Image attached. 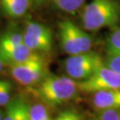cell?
<instances>
[{"label": "cell", "instance_id": "obj_14", "mask_svg": "<svg viewBox=\"0 0 120 120\" xmlns=\"http://www.w3.org/2000/svg\"><path fill=\"white\" fill-rule=\"evenodd\" d=\"M30 120H52L46 107L41 103L30 106Z\"/></svg>", "mask_w": 120, "mask_h": 120}, {"label": "cell", "instance_id": "obj_2", "mask_svg": "<svg viewBox=\"0 0 120 120\" xmlns=\"http://www.w3.org/2000/svg\"><path fill=\"white\" fill-rule=\"evenodd\" d=\"M36 94L45 103L57 106L75 97L78 90V85L69 77L46 75L37 85Z\"/></svg>", "mask_w": 120, "mask_h": 120}, {"label": "cell", "instance_id": "obj_1", "mask_svg": "<svg viewBox=\"0 0 120 120\" xmlns=\"http://www.w3.org/2000/svg\"><path fill=\"white\" fill-rule=\"evenodd\" d=\"M80 19L86 31L116 28L120 22V0H91L81 9Z\"/></svg>", "mask_w": 120, "mask_h": 120}, {"label": "cell", "instance_id": "obj_11", "mask_svg": "<svg viewBox=\"0 0 120 120\" xmlns=\"http://www.w3.org/2000/svg\"><path fill=\"white\" fill-rule=\"evenodd\" d=\"M23 43V30L12 26L0 34V51L13 48Z\"/></svg>", "mask_w": 120, "mask_h": 120}, {"label": "cell", "instance_id": "obj_19", "mask_svg": "<svg viewBox=\"0 0 120 120\" xmlns=\"http://www.w3.org/2000/svg\"><path fill=\"white\" fill-rule=\"evenodd\" d=\"M104 63L110 69L120 73V55L108 54L106 60H104Z\"/></svg>", "mask_w": 120, "mask_h": 120}, {"label": "cell", "instance_id": "obj_10", "mask_svg": "<svg viewBox=\"0 0 120 120\" xmlns=\"http://www.w3.org/2000/svg\"><path fill=\"white\" fill-rule=\"evenodd\" d=\"M31 4V0H0V10L4 17L15 20L25 16Z\"/></svg>", "mask_w": 120, "mask_h": 120}, {"label": "cell", "instance_id": "obj_20", "mask_svg": "<svg viewBox=\"0 0 120 120\" xmlns=\"http://www.w3.org/2000/svg\"><path fill=\"white\" fill-rule=\"evenodd\" d=\"M77 115V112L72 110H66L60 113L53 120H74Z\"/></svg>", "mask_w": 120, "mask_h": 120}, {"label": "cell", "instance_id": "obj_13", "mask_svg": "<svg viewBox=\"0 0 120 120\" xmlns=\"http://www.w3.org/2000/svg\"><path fill=\"white\" fill-rule=\"evenodd\" d=\"M105 48L108 54L120 55V28H116L108 36Z\"/></svg>", "mask_w": 120, "mask_h": 120}, {"label": "cell", "instance_id": "obj_12", "mask_svg": "<svg viewBox=\"0 0 120 120\" xmlns=\"http://www.w3.org/2000/svg\"><path fill=\"white\" fill-rule=\"evenodd\" d=\"M52 2L58 10L70 14H75L83 8L86 0H52Z\"/></svg>", "mask_w": 120, "mask_h": 120}, {"label": "cell", "instance_id": "obj_25", "mask_svg": "<svg viewBox=\"0 0 120 120\" xmlns=\"http://www.w3.org/2000/svg\"><path fill=\"white\" fill-rule=\"evenodd\" d=\"M2 118H3V115H2V113L0 111V120H2Z\"/></svg>", "mask_w": 120, "mask_h": 120}, {"label": "cell", "instance_id": "obj_5", "mask_svg": "<svg viewBox=\"0 0 120 120\" xmlns=\"http://www.w3.org/2000/svg\"><path fill=\"white\" fill-rule=\"evenodd\" d=\"M23 43L40 54H49L52 50V32L47 26L27 20L23 29Z\"/></svg>", "mask_w": 120, "mask_h": 120}, {"label": "cell", "instance_id": "obj_3", "mask_svg": "<svg viewBox=\"0 0 120 120\" xmlns=\"http://www.w3.org/2000/svg\"><path fill=\"white\" fill-rule=\"evenodd\" d=\"M59 38L60 46L68 55H75L86 52H90L94 41L86 30L65 19L58 23Z\"/></svg>", "mask_w": 120, "mask_h": 120}, {"label": "cell", "instance_id": "obj_15", "mask_svg": "<svg viewBox=\"0 0 120 120\" xmlns=\"http://www.w3.org/2000/svg\"><path fill=\"white\" fill-rule=\"evenodd\" d=\"M30 106L21 97H17V109H16V120H30Z\"/></svg>", "mask_w": 120, "mask_h": 120}, {"label": "cell", "instance_id": "obj_21", "mask_svg": "<svg viewBox=\"0 0 120 120\" xmlns=\"http://www.w3.org/2000/svg\"><path fill=\"white\" fill-rule=\"evenodd\" d=\"M48 0H31V3L35 5H37V6H38V5H41V4H45V2H47Z\"/></svg>", "mask_w": 120, "mask_h": 120}, {"label": "cell", "instance_id": "obj_18", "mask_svg": "<svg viewBox=\"0 0 120 120\" xmlns=\"http://www.w3.org/2000/svg\"><path fill=\"white\" fill-rule=\"evenodd\" d=\"M94 120H120V109H103Z\"/></svg>", "mask_w": 120, "mask_h": 120}, {"label": "cell", "instance_id": "obj_9", "mask_svg": "<svg viewBox=\"0 0 120 120\" xmlns=\"http://www.w3.org/2000/svg\"><path fill=\"white\" fill-rule=\"evenodd\" d=\"M93 94V105L96 109H120V88L99 91Z\"/></svg>", "mask_w": 120, "mask_h": 120}, {"label": "cell", "instance_id": "obj_6", "mask_svg": "<svg viewBox=\"0 0 120 120\" xmlns=\"http://www.w3.org/2000/svg\"><path fill=\"white\" fill-rule=\"evenodd\" d=\"M77 85L78 90L87 94L117 89L120 88V73L110 69L104 63L96 69L90 77L77 82Z\"/></svg>", "mask_w": 120, "mask_h": 120}, {"label": "cell", "instance_id": "obj_8", "mask_svg": "<svg viewBox=\"0 0 120 120\" xmlns=\"http://www.w3.org/2000/svg\"><path fill=\"white\" fill-rule=\"evenodd\" d=\"M39 57H42V54L31 50L24 43L13 48L0 51V59L7 66L22 63Z\"/></svg>", "mask_w": 120, "mask_h": 120}, {"label": "cell", "instance_id": "obj_24", "mask_svg": "<svg viewBox=\"0 0 120 120\" xmlns=\"http://www.w3.org/2000/svg\"><path fill=\"white\" fill-rule=\"evenodd\" d=\"M3 83H4V80H0V91H1V88L3 86Z\"/></svg>", "mask_w": 120, "mask_h": 120}, {"label": "cell", "instance_id": "obj_16", "mask_svg": "<svg viewBox=\"0 0 120 120\" xmlns=\"http://www.w3.org/2000/svg\"><path fill=\"white\" fill-rule=\"evenodd\" d=\"M12 89H13V84L9 80H4L3 86L0 91V107L6 106L11 101Z\"/></svg>", "mask_w": 120, "mask_h": 120}, {"label": "cell", "instance_id": "obj_23", "mask_svg": "<svg viewBox=\"0 0 120 120\" xmlns=\"http://www.w3.org/2000/svg\"><path fill=\"white\" fill-rule=\"evenodd\" d=\"M74 120H82V116L77 113V115L76 116V117L74 118Z\"/></svg>", "mask_w": 120, "mask_h": 120}, {"label": "cell", "instance_id": "obj_22", "mask_svg": "<svg viewBox=\"0 0 120 120\" xmlns=\"http://www.w3.org/2000/svg\"><path fill=\"white\" fill-rule=\"evenodd\" d=\"M4 62L2 61V60L0 59V73H1V71L3 70V67H4Z\"/></svg>", "mask_w": 120, "mask_h": 120}, {"label": "cell", "instance_id": "obj_7", "mask_svg": "<svg viewBox=\"0 0 120 120\" xmlns=\"http://www.w3.org/2000/svg\"><path fill=\"white\" fill-rule=\"evenodd\" d=\"M11 76L23 86H34L47 75L46 63L43 57L9 66Z\"/></svg>", "mask_w": 120, "mask_h": 120}, {"label": "cell", "instance_id": "obj_4", "mask_svg": "<svg viewBox=\"0 0 120 120\" xmlns=\"http://www.w3.org/2000/svg\"><path fill=\"white\" fill-rule=\"evenodd\" d=\"M103 64L104 60L101 56L90 51L69 55L64 61V69L69 77L79 82L90 77Z\"/></svg>", "mask_w": 120, "mask_h": 120}, {"label": "cell", "instance_id": "obj_17", "mask_svg": "<svg viewBox=\"0 0 120 120\" xmlns=\"http://www.w3.org/2000/svg\"><path fill=\"white\" fill-rule=\"evenodd\" d=\"M16 109H17V97L13 99L6 105L4 115L2 120H16Z\"/></svg>", "mask_w": 120, "mask_h": 120}]
</instances>
